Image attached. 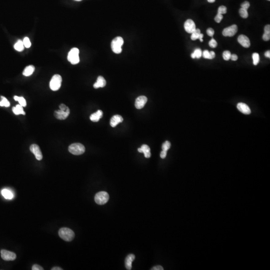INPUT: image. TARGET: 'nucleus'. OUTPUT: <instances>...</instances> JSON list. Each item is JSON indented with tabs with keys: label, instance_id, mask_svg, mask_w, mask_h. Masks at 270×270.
Wrapping results in <instances>:
<instances>
[{
	"label": "nucleus",
	"instance_id": "nucleus-1",
	"mask_svg": "<svg viewBox=\"0 0 270 270\" xmlns=\"http://www.w3.org/2000/svg\"><path fill=\"white\" fill-rule=\"evenodd\" d=\"M59 235L62 239L67 242H70L75 237V233L74 231L68 228L60 229L59 231Z\"/></svg>",
	"mask_w": 270,
	"mask_h": 270
},
{
	"label": "nucleus",
	"instance_id": "nucleus-2",
	"mask_svg": "<svg viewBox=\"0 0 270 270\" xmlns=\"http://www.w3.org/2000/svg\"><path fill=\"white\" fill-rule=\"evenodd\" d=\"M69 151L72 154L74 155H80L84 153L85 152V148L84 146L79 143H76L71 144L69 147Z\"/></svg>",
	"mask_w": 270,
	"mask_h": 270
},
{
	"label": "nucleus",
	"instance_id": "nucleus-3",
	"mask_svg": "<svg viewBox=\"0 0 270 270\" xmlns=\"http://www.w3.org/2000/svg\"><path fill=\"white\" fill-rule=\"evenodd\" d=\"M124 44V40L122 37H117L112 42L111 48L114 53L120 54L122 52V46Z\"/></svg>",
	"mask_w": 270,
	"mask_h": 270
},
{
	"label": "nucleus",
	"instance_id": "nucleus-4",
	"mask_svg": "<svg viewBox=\"0 0 270 270\" xmlns=\"http://www.w3.org/2000/svg\"><path fill=\"white\" fill-rule=\"evenodd\" d=\"M62 78L58 74L54 75L50 82V88L53 91H58L61 86Z\"/></svg>",
	"mask_w": 270,
	"mask_h": 270
},
{
	"label": "nucleus",
	"instance_id": "nucleus-5",
	"mask_svg": "<svg viewBox=\"0 0 270 270\" xmlns=\"http://www.w3.org/2000/svg\"><path fill=\"white\" fill-rule=\"evenodd\" d=\"M79 50L77 48L71 49L68 53V60L72 65H76L80 62Z\"/></svg>",
	"mask_w": 270,
	"mask_h": 270
},
{
	"label": "nucleus",
	"instance_id": "nucleus-6",
	"mask_svg": "<svg viewBox=\"0 0 270 270\" xmlns=\"http://www.w3.org/2000/svg\"><path fill=\"white\" fill-rule=\"evenodd\" d=\"M109 195L106 192L102 191L97 193L95 196V201L98 205H104L108 202Z\"/></svg>",
	"mask_w": 270,
	"mask_h": 270
},
{
	"label": "nucleus",
	"instance_id": "nucleus-7",
	"mask_svg": "<svg viewBox=\"0 0 270 270\" xmlns=\"http://www.w3.org/2000/svg\"><path fill=\"white\" fill-rule=\"evenodd\" d=\"M1 258L5 261H14L16 259V255L14 252L7 250H2L1 251Z\"/></svg>",
	"mask_w": 270,
	"mask_h": 270
},
{
	"label": "nucleus",
	"instance_id": "nucleus-8",
	"mask_svg": "<svg viewBox=\"0 0 270 270\" xmlns=\"http://www.w3.org/2000/svg\"><path fill=\"white\" fill-rule=\"evenodd\" d=\"M237 31V26L236 25H233L229 27L224 29L222 34L225 37H233L236 34Z\"/></svg>",
	"mask_w": 270,
	"mask_h": 270
},
{
	"label": "nucleus",
	"instance_id": "nucleus-9",
	"mask_svg": "<svg viewBox=\"0 0 270 270\" xmlns=\"http://www.w3.org/2000/svg\"><path fill=\"white\" fill-rule=\"evenodd\" d=\"M30 151L35 156L37 160L41 161L43 159L42 153L39 146L37 144H32L30 147Z\"/></svg>",
	"mask_w": 270,
	"mask_h": 270
},
{
	"label": "nucleus",
	"instance_id": "nucleus-10",
	"mask_svg": "<svg viewBox=\"0 0 270 270\" xmlns=\"http://www.w3.org/2000/svg\"><path fill=\"white\" fill-rule=\"evenodd\" d=\"M184 28L187 33L192 34L196 29L194 22L191 19H188L184 24Z\"/></svg>",
	"mask_w": 270,
	"mask_h": 270
},
{
	"label": "nucleus",
	"instance_id": "nucleus-11",
	"mask_svg": "<svg viewBox=\"0 0 270 270\" xmlns=\"http://www.w3.org/2000/svg\"><path fill=\"white\" fill-rule=\"evenodd\" d=\"M148 99L147 97L144 96H141L139 97L136 99L135 101V107L138 109H142L144 107L146 104L147 103Z\"/></svg>",
	"mask_w": 270,
	"mask_h": 270
},
{
	"label": "nucleus",
	"instance_id": "nucleus-12",
	"mask_svg": "<svg viewBox=\"0 0 270 270\" xmlns=\"http://www.w3.org/2000/svg\"><path fill=\"white\" fill-rule=\"evenodd\" d=\"M238 41L239 44H240L243 47H250L251 43H250V40L246 36L244 35H241L238 38Z\"/></svg>",
	"mask_w": 270,
	"mask_h": 270
},
{
	"label": "nucleus",
	"instance_id": "nucleus-13",
	"mask_svg": "<svg viewBox=\"0 0 270 270\" xmlns=\"http://www.w3.org/2000/svg\"><path fill=\"white\" fill-rule=\"evenodd\" d=\"M70 113V112L61 110H57L56 111H55L54 116L57 119L63 120L67 118V117L69 115Z\"/></svg>",
	"mask_w": 270,
	"mask_h": 270
},
{
	"label": "nucleus",
	"instance_id": "nucleus-14",
	"mask_svg": "<svg viewBox=\"0 0 270 270\" xmlns=\"http://www.w3.org/2000/svg\"><path fill=\"white\" fill-rule=\"evenodd\" d=\"M237 108L239 111L246 115H249L251 113L250 108L246 104L239 103L237 105Z\"/></svg>",
	"mask_w": 270,
	"mask_h": 270
},
{
	"label": "nucleus",
	"instance_id": "nucleus-15",
	"mask_svg": "<svg viewBox=\"0 0 270 270\" xmlns=\"http://www.w3.org/2000/svg\"><path fill=\"white\" fill-rule=\"evenodd\" d=\"M123 121V118L122 116L119 115H114L111 119L110 125L114 128L117 126V125L119 124L122 122Z\"/></svg>",
	"mask_w": 270,
	"mask_h": 270
},
{
	"label": "nucleus",
	"instance_id": "nucleus-16",
	"mask_svg": "<svg viewBox=\"0 0 270 270\" xmlns=\"http://www.w3.org/2000/svg\"><path fill=\"white\" fill-rule=\"evenodd\" d=\"M135 259V256L133 254H130L127 256L125 259V267L127 270H130L132 269V262Z\"/></svg>",
	"mask_w": 270,
	"mask_h": 270
},
{
	"label": "nucleus",
	"instance_id": "nucleus-17",
	"mask_svg": "<svg viewBox=\"0 0 270 270\" xmlns=\"http://www.w3.org/2000/svg\"><path fill=\"white\" fill-rule=\"evenodd\" d=\"M138 151L140 153H143L144 154L145 157L146 158H149L151 156V152H150V148L147 145H143L141 147L139 148Z\"/></svg>",
	"mask_w": 270,
	"mask_h": 270
},
{
	"label": "nucleus",
	"instance_id": "nucleus-18",
	"mask_svg": "<svg viewBox=\"0 0 270 270\" xmlns=\"http://www.w3.org/2000/svg\"><path fill=\"white\" fill-rule=\"evenodd\" d=\"M106 85V81L104 78L102 76H99L97 82L94 84V88L95 89H98L99 88H103Z\"/></svg>",
	"mask_w": 270,
	"mask_h": 270
},
{
	"label": "nucleus",
	"instance_id": "nucleus-19",
	"mask_svg": "<svg viewBox=\"0 0 270 270\" xmlns=\"http://www.w3.org/2000/svg\"><path fill=\"white\" fill-rule=\"evenodd\" d=\"M103 112L101 110H98L97 112L93 113L90 116V120L94 122H97L103 117Z\"/></svg>",
	"mask_w": 270,
	"mask_h": 270
},
{
	"label": "nucleus",
	"instance_id": "nucleus-20",
	"mask_svg": "<svg viewBox=\"0 0 270 270\" xmlns=\"http://www.w3.org/2000/svg\"><path fill=\"white\" fill-rule=\"evenodd\" d=\"M35 68L34 66H28L25 68L23 72V74L24 76H26V77H29V76H31L33 74L35 71Z\"/></svg>",
	"mask_w": 270,
	"mask_h": 270
},
{
	"label": "nucleus",
	"instance_id": "nucleus-21",
	"mask_svg": "<svg viewBox=\"0 0 270 270\" xmlns=\"http://www.w3.org/2000/svg\"><path fill=\"white\" fill-rule=\"evenodd\" d=\"M12 111L13 113L16 115H19L20 114L24 115H25V113L24 111L23 107L20 104L17 105L16 107L13 108Z\"/></svg>",
	"mask_w": 270,
	"mask_h": 270
},
{
	"label": "nucleus",
	"instance_id": "nucleus-22",
	"mask_svg": "<svg viewBox=\"0 0 270 270\" xmlns=\"http://www.w3.org/2000/svg\"><path fill=\"white\" fill-rule=\"evenodd\" d=\"M1 193L3 197L6 199L11 200L14 198V194L8 189H3Z\"/></svg>",
	"mask_w": 270,
	"mask_h": 270
},
{
	"label": "nucleus",
	"instance_id": "nucleus-23",
	"mask_svg": "<svg viewBox=\"0 0 270 270\" xmlns=\"http://www.w3.org/2000/svg\"><path fill=\"white\" fill-rule=\"evenodd\" d=\"M14 49L18 52H22L24 49V45L22 40H19L14 45Z\"/></svg>",
	"mask_w": 270,
	"mask_h": 270
},
{
	"label": "nucleus",
	"instance_id": "nucleus-24",
	"mask_svg": "<svg viewBox=\"0 0 270 270\" xmlns=\"http://www.w3.org/2000/svg\"><path fill=\"white\" fill-rule=\"evenodd\" d=\"M202 52L199 48L195 49L194 52L191 54L192 58L193 59H199L202 57Z\"/></svg>",
	"mask_w": 270,
	"mask_h": 270
},
{
	"label": "nucleus",
	"instance_id": "nucleus-25",
	"mask_svg": "<svg viewBox=\"0 0 270 270\" xmlns=\"http://www.w3.org/2000/svg\"><path fill=\"white\" fill-rule=\"evenodd\" d=\"M14 100L15 101H16L19 102L20 105L23 106V107H26L27 106L26 100L25 99V98L23 97H18L15 96L14 97Z\"/></svg>",
	"mask_w": 270,
	"mask_h": 270
},
{
	"label": "nucleus",
	"instance_id": "nucleus-26",
	"mask_svg": "<svg viewBox=\"0 0 270 270\" xmlns=\"http://www.w3.org/2000/svg\"><path fill=\"white\" fill-rule=\"evenodd\" d=\"M191 34V40L193 41H195L196 40L199 39L200 35L201 34V31L199 29H196Z\"/></svg>",
	"mask_w": 270,
	"mask_h": 270
},
{
	"label": "nucleus",
	"instance_id": "nucleus-27",
	"mask_svg": "<svg viewBox=\"0 0 270 270\" xmlns=\"http://www.w3.org/2000/svg\"><path fill=\"white\" fill-rule=\"evenodd\" d=\"M253 64L254 65H257L260 62V56L258 53H254L252 55Z\"/></svg>",
	"mask_w": 270,
	"mask_h": 270
},
{
	"label": "nucleus",
	"instance_id": "nucleus-28",
	"mask_svg": "<svg viewBox=\"0 0 270 270\" xmlns=\"http://www.w3.org/2000/svg\"><path fill=\"white\" fill-rule=\"evenodd\" d=\"M2 101L0 102V106L1 107H9L10 106V103L8 100L5 98L4 97H2Z\"/></svg>",
	"mask_w": 270,
	"mask_h": 270
},
{
	"label": "nucleus",
	"instance_id": "nucleus-29",
	"mask_svg": "<svg viewBox=\"0 0 270 270\" xmlns=\"http://www.w3.org/2000/svg\"><path fill=\"white\" fill-rule=\"evenodd\" d=\"M239 14L240 15L241 17L244 18V19H246L249 16L248 12L247 11V10L244 9L242 8L239 10Z\"/></svg>",
	"mask_w": 270,
	"mask_h": 270
},
{
	"label": "nucleus",
	"instance_id": "nucleus-30",
	"mask_svg": "<svg viewBox=\"0 0 270 270\" xmlns=\"http://www.w3.org/2000/svg\"><path fill=\"white\" fill-rule=\"evenodd\" d=\"M23 42L25 47H26V48H29L31 46V43L30 42V39H29L28 37H25L24 39Z\"/></svg>",
	"mask_w": 270,
	"mask_h": 270
},
{
	"label": "nucleus",
	"instance_id": "nucleus-31",
	"mask_svg": "<svg viewBox=\"0 0 270 270\" xmlns=\"http://www.w3.org/2000/svg\"><path fill=\"white\" fill-rule=\"evenodd\" d=\"M231 53L229 51H225L223 52V57L224 60L228 61L231 58Z\"/></svg>",
	"mask_w": 270,
	"mask_h": 270
},
{
	"label": "nucleus",
	"instance_id": "nucleus-32",
	"mask_svg": "<svg viewBox=\"0 0 270 270\" xmlns=\"http://www.w3.org/2000/svg\"><path fill=\"white\" fill-rule=\"evenodd\" d=\"M227 9L225 6H221L220 7H219L218 10V14H225L227 13Z\"/></svg>",
	"mask_w": 270,
	"mask_h": 270
},
{
	"label": "nucleus",
	"instance_id": "nucleus-33",
	"mask_svg": "<svg viewBox=\"0 0 270 270\" xmlns=\"http://www.w3.org/2000/svg\"><path fill=\"white\" fill-rule=\"evenodd\" d=\"M171 146V143L170 142L167 141L163 143V145H162V150L163 151H167L170 149Z\"/></svg>",
	"mask_w": 270,
	"mask_h": 270
},
{
	"label": "nucleus",
	"instance_id": "nucleus-34",
	"mask_svg": "<svg viewBox=\"0 0 270 270\" xmlns=\"http://www.w3.org/2000/svg\"><path fill=\"white\" fill-rule=\"evenodd\" d=\"M209 45L210 47L212 48H215L217 46V42L214 38H212V39L209 42Z\"/></svg>",
	"mask_w": 270,
	"mask_h": 270
},
{
	"label": "nucleus",
	"instance_id": "nucleus-35",
	"mask_svg": "<svg viewBox=\"0 0 270 270\" xmlns=\"http://www.w3.org/2000/svg\"><path fill=\"white\" fill-rule=\"evenodd\" d=\"M223 18V15L218 13L217 15H216V16L215 18V21L218 23H220V22H221V21L222 20Z\"/></svg>",
	"mask_w": 270,
	"mask_h": 270
},
{
	"label": "nucleus",
	"instance_id": "nucleus-36",
	"mask_svg": "<svg viewBox=\"0 0 270 270\" xmlns=\"http://www.w3.org/2000/svg\"><path fill=\"white\" fill-rule=\"evenodd\" d=\"M59 108H60V110L68 112H70V110L69 108L67 106H66L65 104H62L60 105V106H59Z\"/></svg>",
	"mask_w": 270,
	"mask_h": 270
},
{
	"label": "nucleus",
	"instance_id": "nucleus-37",
	"mask_svg": "<svg viewBox=\"0 0 270 270\" xmlns=\"http://www.w3.org/2000/svg\"><path fill=\"white\" fill-rule=\"evenodd\" d=\"M250 3L248 1H245L243 2L241 4V8L247 10L250 7Z\"/></svg>",
	"mask_w": 270,
	"mask_h": 270
},
{
	"label": "nucleus",
	"instance_id": "nucleus-38",
	"mask_svg": "<svg viewBox=\"0 0 270 270\" xmlns=\"http://www.w3.org/2000/svg\"><path fill=\"white\" fill-rule=\"evenodd\" d=\"M214 30L212 28H209L207 30V34L210 37H213L214 35Z\"/></svg>",
	"mask_w": 270,
	"mask_h": 270
},
{
	"label": "nucleus",
	"instance_id": "nucleus-39",
	"mask_svg": "<svg viewBox=\"0 0 270 270\" xmlns=\"http://www.w3.org/2000/svg\"><path fill=\"white\" fill-rule=\"evenodd\" d=\"M263 39L265 41H268L270 40V33H265L263 36Z\"/></svg>",
	"mask_w": 270,
	"mask_h": 270
},
{
	"label": "nucleus",
	"instance_id": "nucleus-40",
	"mask_svg": "<svg viewBox=\"0 0 270 270\" xmlns=\"http://www.w3.org/2000/svg\"><path fill=\"white\" fill-rule=\"evenodd\" d=\"M202 56L203 57H204V58L209 59V58H210V52H209L208 50L204 51V52L202 53Z\"/></svg>",
	"mask_w": 270,
	"mask_h": 270
},
{
	"label": "nucleus",
	"instance_id": "nucleus-41",
	"mask_svg": "<svg viewBox=\"0 0 270 270\" xmlns=\"http://www.w3.org/2000/svg\"><path fill=\"white\" fill-rule=\"evenodd\" d=\"M32 270H43L44 269L41 266H39V265H37V264H35V265H33V267H32Z\"/></svg>",
	"mask_w": 270,
	"mask_h": 270
},
{
	"label": "nucleus",
	"instance_id": "nucleus-42",
	"mask_svg": "<svg viewBox=\"0 0 270 270\" xmlns=\"http://www.w3.org/2000/svg\"><path fill=\"white\" fill-rule=\"evenodd\" d=\"M167 151H162L161 153L160 157L162 159H165L167 156Z\"/></svg>",
	"mask_w": 270,
	"mask_h": 270
},
{
	"label": "nucleus",
	"instance_id": "nucleus-43",
	"mask_svg": "<svg viewBox=\"0 0 270 270\" xmlns=\"http://www.w3.org/2000/svg\"><path fill=\"white\" fill-rule=\"evenodd\" d=\"M264 31H265V33H270V25H267L265 26V28H264Z\"/></svg>",
	"mask_w": 270,
	"mask_h": 270
},
{
	"label": "nucleus",
	"instance_id": "nucleus-44",
	"mask_svg": "<svg viewBox=\"0 0 270 270\" xmlns=\"http://www.w3.org/2000/svg\"><path fill=\"white\" fill-rule=\"evenodd\" d=\"M152 270H163L164 269H163V268L161 266H155V267H154L152 269H151Z\"/></svg>",
	"mask_w": 270,
	"mask_h": 270
},
{
	"label": "nucleus",
	"instance_id": "nucleus-45",
	"mask_svg": "<svg viewBox=\"0 0 270 270\" xmlns=\"http://www.w3.org/2000/svg\"><path fill=\"white\" fill-rule=\"evenodd\" d=\"M238 57L237 55H236L231 54V58H230V59H231L232 61H237V60H238Z\"/></svg>",
	"mask_w": 270,
	"mask_h": 270
},
{
	"label": "nucleus",
	"instance_id": "nucleus-46",
	"mask_svg": "<svg viewBox=\"0 0 270 270\" xmlns=\"http://www.w3.org/2000/svg\"><path fill=\"white\" fill-rule=\"evenodd\" d=\"M215 57V53L213 51L210 52V58L209 59H213Z\"/></svg>",
	"mask_w": 270,
	"mask_h": 270
},
{
	"label": "nucleus",
	"instance_id": "nucleus-47",
	"mask_svg": "<svg viewBox=\"0 0 270 270\" xmlns=\"http://www.w3.org/2000/svg\"><path fill=\"white\" fill-rule=\"evenodd\" d=\"M265 57H267V58H270V51H266L265 53Z\"/></svg>",
	"mask_w": 270,
	"mask_h": 270
},
{
	"label": "nucleus",
	"instance_id": "nucleus-48",
	"mask_svg": "<svg viewBox=\"0 0 270 270\" xmlns=\"http://www.w3.org/2000/svg\"><path fill=\"white\" fill-rule=\"evenodd\" d=\"M203 37H204L203 34H201V33L200 35L199 38V40H200V41H201V42H203Z\"/></svg>",
	"mask_w": 270,
	"mask_h": 270
},
{
	"label": "nucleus",
	"instance_id": "nucleus-49",
	"mask_svg": "<svg viewBox=\"0 0 270 270\" xmlns=\"http://www.w3.org/2000/svg\"><path fill=\"white\" fill-rule=\"evenodd\" d=\"M52 270H63V269L61 268L58 267H54L51 269Z\"/></svg>",
	"mask_w": 270,
	"mask_h": 270
},
{
	"label": "nucleus",
	"instance_id": "nucleus-50",
	"mask_svg": "<svg viewBox=\"0 0 270 270\" xmlns=\"http://www.w3.org/2000/svg\"><path fill=\"white\" fill-rule=\"evenodd\" d=\"M207 1H208V2H209V3H214L216 0H207Z\"/></svg>",
	"mask_w": 270,
	"mask_h": 270
},
{
	"label": "nucleus",
	"instance_id": "nucleus-51",
	"mask_svg": "<svg viewBox=\"0 0 270 270\" xmlns=\"http://www.w3.org/2000/svg\"><path fill=\"white\" fill-rule=\"evenodd\" d=\"M75 1H81L82 0H75Z\"/></svg>",
	"mask_w": 270,
	"mask_h": 270
},
{
	"label": "nucleus",
	"instance_id": "nucleus-52",
	"mask_svg": "<svg viewBox=\"0 0 270 270\" xmlns=\"http://www.w3.org/2000/svg\"><path fill=\"white\" fill-rule=\"evenodd\" d=\"M268 1H270V0H268Z\"/></svg>",
	"mask_w": 270,
	"mask_h": 270
}]
</instances>
